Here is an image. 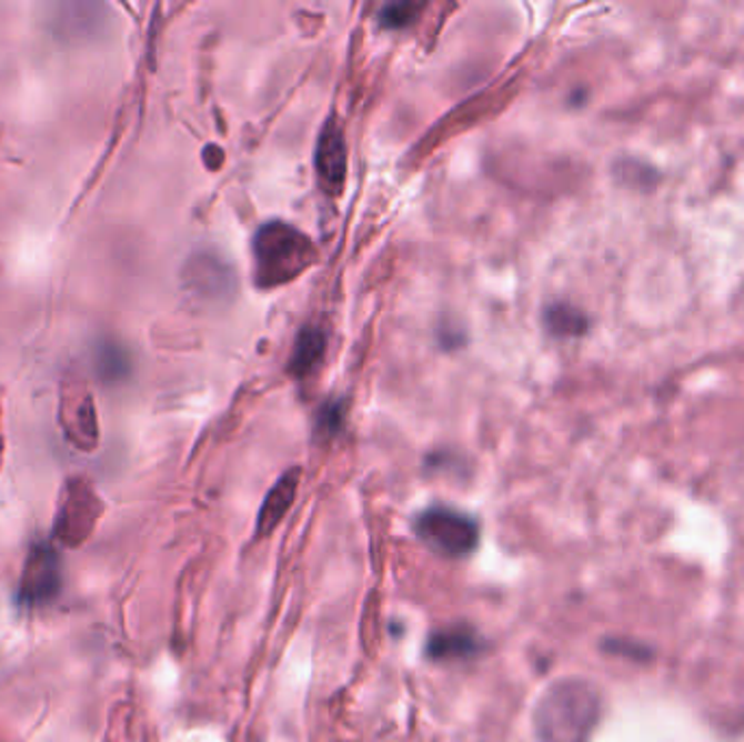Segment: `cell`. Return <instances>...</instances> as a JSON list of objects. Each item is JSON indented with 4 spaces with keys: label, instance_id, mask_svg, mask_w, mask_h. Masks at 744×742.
I'll return each mask as SVG.
<instances>
[{
    "label": "cell",
    "instance_id": "obj_1",
    "mask_svg": "<svg viewBox=\"0 0 744 742\" xmlns=\"http://www.w3.org/2000/svg\"><path fill=\"white\" fill-rule=\"evenodd\" d=\"M601 716V699L594 686L564 680L542 694L533 712V730L540 742H587Z\"/></svg>",
    "mask_w": 744,
    "mask_h": 742
},
{
    "label": "cell",
    "instance_id": "obj_2",
    "mask_svg": "<svg viewBox=\"0 0 744 742\" xmlns=\"http://www.w3.org/2000/svg\"><path fill=\"white\" fill-rule=\"evenodd\" d=\"M255 283L277 288L301 277L316 262L312 240L292 224L268 222L253 238Z\"/></svg>",
    "mask_w": 744,
    "mask_h": 742
},
{
    "label": "cell",
    "instance_id": "obj_3",
    "mask_svg": "<svg viewBox=\"0 0 744 742\" xmlns=\"http://www.w3.org/2000/svg\"><path fill=\"white\" fill-rule=\"evenodd\" d=\"M414 533L433 553L451 560L471 555L479 544L477 521L444 505L421 512L414 521Z\"/></svg>",
    "mask_w": 744,
    "mask_h": 742
},
{
    "label": "cell",
    "instance_id": "obj_4",
    "mask_svg": "<svg viewBox=\"0 0 744 742\" xmlns=\"http://www.w3.org/2000/svg\"><path fill=\"white\" fill-rule=\"evenodd\" d=\"M61 585H63L61 555L54 551L51 542L33 544L16 594L18 605L24 608L47 605L61 592Z\"/></svg>",
    "mask_w": 744,
    "mask_h": 742
},
{
    "label": "cell",
    "instance_id": "obj_5",
    "mask_svg": "<svg viewBox=\"0 0 744 742\" xmlns=\"http://www.w3.org/2000/svg\"><path fill=\"white\" fill-rule=\"evenodd\" d=\"M346 140L338 122H326L320 131L319 147H316V172L319 183L326 194H340L346 181Z\"/></svg>",
    "mask_w": 744,
    "mask_h": 742
},
{
    "label": "cell",
    "instance_id": "obj_6",
    "mask_svg": "<svg viewBox=\"0 0 744 742\" xmlns=\"http://www.w3.org/2000/svg\"><path fill=\"white\" fill-rule=\"evenodd\" d=\"M481 651V638L469 625H451L433 632L426 640L425 653L429 660H469Z\"/></svg>",
    "mask_w": 744,
    "mask_h": 742
},
{
    "label": "cell",
    "instance_id": "obj_7",
    "mask_svg": "<svg viewBox=\"0 0 744 742\" xmlns=\"http://www.w3.org/2000/svg\"><path fill=\"white\" fill-rule=\"evenodd\" d=\"M299 481H301V471L292 469L285 475L270 488V492L260 508V517H258V535H270L274 528L283 521V517L288 514V510L292 508L294 499H296V490H299Z\"/></svg>",
    "mask_w": 744,
    "mask_h": 742
},
{
    "label": "cell",
    "instance_id": "obj_8",
    "mask_svg": "<svg viewBox=\"0 0 744 742\" xmlns=\"http://www.w3.org/2000/svg\"><path fill=\"white\" fill-rule=\"evenodd\" d=\"M326 349V335L319 327H305L294 344L292 358H290V367L288 371L294 377H308L310 372L319 367L322 355Z\"/></svg>",
    "mask_w": 744,
    "mask_h": 742
},
{
    "label": "cell",
    "instance_id": "obj_9",
    "mask_svg": "<svg viewBox=\"0 0 744 742\" xmlns=\"http://www.w3.org/2000/svg\"><path fill=\"white\" fill-rule=\"evenodd\" d=\"M544 324L549 327V331L553 335H562V338L582 335L587 331V319H585L584 312H580L577 308H573L569 303H555V305L546 308Z\"/></svg>",
    "mask_w": 744,
    "mask_h": 742
},
{
    "label": "cell",
    "instance_id": "obj_10",
    "mask_svg": "<svg viewBox=\"0 0 744 742\" xmlns=\"http://www.w3.org/2000/svg\"><path fill=\"white\" fill-rule=\"evenodd\" d=\"M97 367L107 381H120L131 372V360L122 347L105 342L97 351Z\"/></svg>",
    "mask_w": 744,
    "mask_h": 742
},
{
    "label": "cell",
    "instance_id": "obj_11",
    "mask_svg": "<svg viewBox=\"0 0 744 742\" xmlns=\"http://www.w3.org/2000/svg\"><path fill=\"white\" fill-rule=\"evenodd\" d=\"M201 260H203V264L208 268V274L194 265L197 268V272H194V285L199 290H210V292H215V294L227 292L229 285H231V272H229V268L220 264L213 258H208V260L201 258Z\"/></svg>",
    "mask_w": 744,
    "mask_h": 742
},
{
    "label": "cell",
    "instance_id": "obj_12",
    "mask_svg": "<svg viewBox=\"0 0 744 742\" xmlns=\"http://www.w3.org/2000/svg\"><path fill=\"white\" fill-rule=\"evenodd\" d=\"M423 9V4L419 2H392L385 4L379 13V22L385 29H403L410 22H414L416 13Z\"/></svg>",
    "mask_w": 744,
    "mask_h": 742
},
{
    "label": "cell",
    "instance_id": "obj_13",
    "mask_svg": "<svg viewBox=\"0 0 744 742\" xmlns=\"http://www.w3.org/2000/svg\"><path fill=\"white\" fill-rule=\"evenodd\" d=\"M342 421H344V410L340 403H329L320 410L319 414V431L329 438V435H335L342 427Z\"/></svg>",
    "mask_w": 744,
    "mask_h": 742
}]
</instances>
